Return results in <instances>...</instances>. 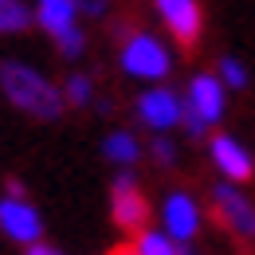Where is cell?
<instances>
[{
  "mask_svg": "<svg viewBox=\"0 0 255 255\" xmlns=\"http://www.w3.org/2000/svg\"><path fill=\"white\" fill-rule=\"evenodd\" d=\"M216 79L224 83L228 95H232V91H248V83H252V75H248L244 59H236V55H220V63H216Z\"/></svg>",
  "mask_w": 255,
  "mask_h": 255,
  "instance_id": "16",
  "label": "cell"
},
{
  "mask_svg": "<svg viewBox=\"0 0 255 255\" xmlns=\"http://www.w3.org/2000/svg\"><path fill=\"white\" fill-rule=\"evenodd\" d=\"M32 20L55 39L67 28H75L83 20V12H79V0H32Z\"/></svg>",
  "mask_w": 255,
  "mask_h": 255,
  "instance_id": "11",
  "label": "cell"
},
{
  "mask_svg": "<svg viewBox=\"0 0 255 255\" xmlns=\"http://www.w3.org/2000/svg\"><path fill=\"white\" fill-rule=\"evenodd\" d=\"M118 67L126 71L129 79L145 83V87L165 83L169 71H173V47H169L157 32H145V28L126 32L122 47H118Z\"/></svg>",
  "mask_w": 255,
  "mask_h": 255,
  "instance_id": "2",
  "label": "cell"
},
{
  "mask_svg": "<svg viewBox=\"0 0 255 255\" xmlns=\"http://www.w3.org/2000/svg\"><path fill=\"white\" fill-rule=\"evenodd\" d=\"M59 91H63L67 106H95V79L87 71H71L59 83Z\"/></svg>",
  "mask_w": 255,
  "mask_h": 255,
  "instance_id": "15",
  "label": "cell"
},
{
  "mask_svg": "<svg viewBox=\"0 0 255 255\" xmlns=\"http://www.w3.org/2000/svg\"><path fill=\"white\" fill-rule=\"evenodd\" d=\"M185 255H192V252H185Z\"/></svg>",
  "mask_w": 255,
  "mask_h": 255,
  "instance_id": "21",
  "label": "cell"
},
{
  "mask_svg": "<svg viewBox=\"0 0 255 255\" xmlns=\"http://www.w3.org/2000/svg\"><path fill=\"white\" fill-rule=\"evenodd\" d=\"M149 157L157 161V165H177V141H173V133H153V141H149Z\"/></svg>",
  "mask_w": 255,
  "mask_h": 255,
  "instance_id": "18",
  "label": "cell"
},
{
  "mask_svg": "<svg viewBox=\"0 0 255 255\" xmlns=\"http://www.w3.org/2000/svg\"><path fill=\"white\" fill-rule=\"evenodd\" d=\"M133 114H137L141 126L153 129V133H173V129H181L185 98L177 95L173 87H165V83H153V87H145V91L137 95Z\"/></svg>",
  "mask_w": 255,
  "mask_h": 255,
  "instance_id": "7",
  "label": "cell"
},
{
  "mask_svg": "<svg viewBox=\"0 0 255 255\" xmlns=\"http://www.w3.org/2000/svg\"><path fill=\"white\" fill-rule=\"evenodd\" d=\"M24 255H63V252H59L55 244H43V240H39V244H28V248H24Z\"/></svg>",
  "mask_w": 255,
  "mask_h": 255,
  "instance_id": "19",
  "label": "cell"
},
{
  "mask_svg": "<svg viewBox=\"0 0 255 255\" xmlns=\"http://www.w3.org/2000/svg\"><path fill=\"white\" fill-rule=\"evenodd\" d=\"M149 196L141 192V181L133 177V169H118V177L110 181V220L118 224L122 232H141L149 228Z\"/></svg>",
  "mask_w": 255,
  "mask_h": 255,
  "instance_id": "4",
  "label": "cell"
},
{
  "mask_svg": "<svg viewBox=\"0 0 255 255\" xmlns=\"http://www.w3.org/2000/svg\"><path fill=\"white\" fill-rule=\"evenodd\" d=\"M32 24L35 20L28 0H0V35H24Z\"/></svg>",
  "mask_w": 255,
  "mask_h": 255,
  "instance_id": "14",
  "label": "cell"
},
{
  "mask_svg": "<svg viewBox=\"0 0 255 255\" xmlns=\"http://www.w3.org/2000/svg\"><path fill=\"white\" fill-rule=\"evenodd\" d=\"M141 153H145V145L137 141L133 129H110L102 137V157L110 161L114 169H133L141 161Z\"/></svg>",
  "mask_w": 255,
  "mask_h": 255,
  "instance_id": "12",
  "label": "cell"
},
{
  "mask_svg": "<svg viewBox=\"0 0 255 255\" xmlns=\"http://www.w3.org/2000/svg\"><path fill=\"white\" fill-rule=\"evenodd\" d=\"M114 255H133V252H129V248H122V252H114Z\"/></svg>",
  "mask_w": 255,
  "mask_h": 255,
  "instance_id": "20",
  "label": "cell"
},
{
  "mask_svg": "<svg viewBox=\"0 0 255 255\" xmlns=\"http://www.w3.org/2000/svg\"><path fill=\"white\" fill-rule=\"evenodd\" d=\"M181 98H185L181 126L189 129L192 137L216 129L224 122V114H228V91H224V83L216 79V71H196Z\"/></svg>",
  "mask_w": 255,
  "mask_h": 255,
  "instance_id": "3",
  "label": "cell"
},
{
  "mask_svg": "<svg viewBox=\"0 0 255 255\" xmlns=\"http://www.w3.org/2000/svg\"><path fill=\"white\" fill-rule=\"evenodd\" d=\"M0 236L28 248V244H39L43 240V216L28 196H0Z\"/></svg>",
  "mask_w": 255,
  "mask_h": 255,
  "instance_id": "8",
  "label": "cell"
},
{
  "mask_svg": "<svg viewBox=\"0 0 255 255\" xmlns=\"http://www.w3.org/2000/svg\"><path fill=\"white\" fill-rule=\"evenodd\" d=\"M55 51H59L63 59H83V51H87V32H83V24H75V28H67L63 35H55Z\"/></svg>",
  "mask_w": 255,
  "mask_h": 255,
  "instance_id": "17",
  "label": "cell"
},
{
  "mask_svg": "<svg viewBox=\"0 0 255 255\" xmlns=\"http://www.w3.org/2000/svg\"><path fill=\"white\" fill-rule=\"evenodd\" d=\"M208 157H212V165H216L220 181L244 185V181H252V177H255L252 149H248L240 137H232V133H212V141H208Z\"/></svg>",
  "mask_w": 255,
  "mask_h": 255,
  "instance_id": "9",
  "label": "cell"
},
{
  "mask_svg": "<svg viewBox=\"0 0 255 255\" xmlns=\"http://www.w3.org/2000/svg\"><path fill=\"white\" fill-rule=\"evenodd\" d=\"M133 255H185L189 248H181L177 240H169L161 228H141V232H133Z\"/></svg>",
  "mask_w": 255,
  "mask_h": 255,
  "instance_id": "13",
  "label": "cell"
},
{
  "mask_svg": "<svg viewBox=\"0 0 255 255\" xmlns=\"http://www.w3.org/2000/svg\"><path fill=\"white\" fill-rule=\"evenodd\" d=\"M212 212H216V220L236 240L255 244V196L252 192H244L240 185H232V181H220L212 189Z\"/></svg>",
  "mask_w": 255,
  "mask_h": 255,
  "instance_id": "6",
  "label": "cell"
},
{
  "mask_svg": "<svg viewBox=\"0 0 255 255\" xmlns=\"http://www.w3.org/2000/svg\"><path fill=\"white\" fill-rule=\"evenodd\" d=\"M0 91L32 122H59L67 110L59 83L47 79L43 71H35L32 63H24V59H0Z\"/></svg>",
  "mask_w": 255,
  "mask_h": 255,
  "instance_id": "1",
  "label": "cell"
},
{
  "mask_svg": "<svg viewBox=\"0 0 255 255\" xmlns=\"http://www.w3.org/2000/svg\"><path fill=\"white\" fill-rule=\"evenodd\" d=\"M153 12H157L161 28L173 35L181 47H192L200 39V28H204L200 0H153Z\"/></svg>",
  "mask_w": 255,
  "mask_h": 255,
  "instance_id": "10",
  "label": "cell"
},
{
  "mask_svg": "<svg viewBox=\"0 0 255 255\" xmlns=\"http://www.w3.org/2000/svg\"><path fill=\"white\" fill-rule=\"evenodd\" d=\"M157 228L169 236V240H177L181 248H189L192 240L200 236V228H204V212H200V200L185 189H169L161 196L157 204Z\"/></svg>",
  "mask_w": 255,
  "mask_h": 255,
  "instance_id": "5",
  "label": "cell"
}]
</instances>
